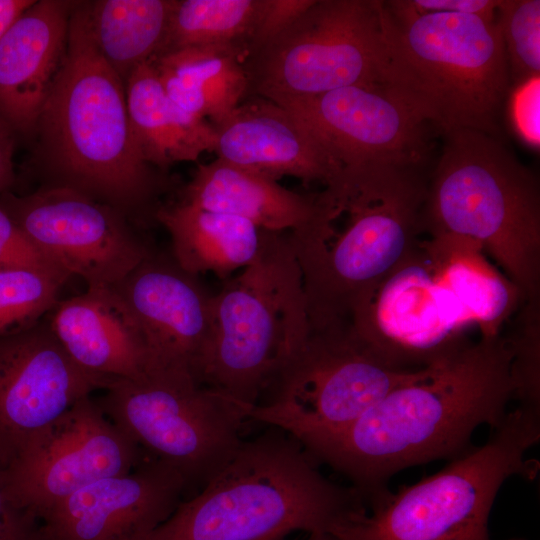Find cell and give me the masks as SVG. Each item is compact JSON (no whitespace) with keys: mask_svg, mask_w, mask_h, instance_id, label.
Returning <instances> with one entry per match:
<instances>
[{"mask_svg":"<svg viewBox=\"0 0 540 540\" xmlns=\"http://www.w3.org/2000/svg\"><path fill=\"white\" fill-rule=\"evenodd\" d=\"M517 394L510 339L481 333L437 356L345 428L302 446L348 478L366 503L399 471L467 452L475 429L497 427Z\"/></svg>","mask_w":540,"mask_h":540,"instance_id":"obj_1","label":"cell"},{"mask_svg":"<svg viewBox=\"0 0 540 540\" xmlns=\"http://www.w3.org/2000/svg\"><path fill=\"white\" fill-rule=\"evenodd\" d=\"M32 137L27 166L40 186L79 192L132 223L155 221L168 179L141 156L125 84L91 36L88 1L72 9L66 50Z\"/></svg>","mask_w":540,"mask_h":540,"instance_id":"obj_2","label":"cell"},{"mask_svg":"<svg viewBox=\"0 0 540 540\" xmlns=\"http://www.w3.org/2000/svg\"><path fill=\"white\" fill-rule=\"evenodd\" d=\"M419 167L341 168L319 192L322 220L308 232L287 233L309 330L350 324L359 303L416 243L428 186Z\"/></svg>","mask_w":540,"mask_h":540,"instance_id":"obj_3","label":"cell"},{"mask_svg":"<svg viewBox=\"0 0 540 540\" xmlns=\"http://www.w3.org/2000/svg\"><path fill=\"white\" fill-rule=\"evenodd\" d=\"M289 433L272 427L243 440L199 492L182 501L148 540H285L291 532H341L367 508L326 478Z\"/></svg>","mask_w":540,"mask_h":540,"instance_id":"obj_4","label":"cell"},{"mask_svg":"<svg viewBox=\"0 0 540 540\" xmlns=\"http://www.w3.org/2000/svg\"><path fill=\"white\" fill-rule=\"evenodd\" d=\"M443 135L422 229L477 242L522 298L538 299L540 190L535 174L498 136L473 129Z\"/></svg>","mask_w":540,"mask_h":540,"instance_id":"obj_5","label":"cell"},{"mask_svg":"<svg viewBox=\"0 0 540 540\" xmlns=\"http://www.w3.org/2000/svg\"><path fill=\"white\" fill-rule=\"evenodd\" d=\"M539 407L521 403L491 437L421 481L370 498L340 540H490L488 520L502 484L535 473L525 455L540 438Z\"/></svg>","mask_w":540,"mask_h":540,"instance_id":"obj_6","label":"cell"},{"mask_svg":"<svg viewBox=\"0 0 540 540\" xmlns=\"http://www.w3.org/2000/svg\"><path fill=\"white\" fill-rule=\"evenodd\" d=\"M309 333L299 266L287 233L212 297V327L196 380L252 408Z\"/></svg>","mask_w":540,"mask_h":540,"instance_id":"obj_7","label":"cell"},{"mask_svg":"<svg viewBox=\"0 0 540 540\" xmlns=\"http://www.w3.org/2000/svg\"><path fill=\"white\" fill-rule=\"evenodd\" d=\"M408 88L442 134L473 129L498 136L511 86L495 20L460 13H417L384 1Z\"/></svg>","mask_w":540,"mask_h":540,"instance_id":"obj_8","label":"cell"},{"mask_svg":"<svg viewBox=\"0 0 540 540\" xmlns=\"http://www.w3.org/2000/svg\"><path fill=\"white\" fill-rule=\"evenodd\" d=\"M243 64L247 97L276 104L355 85L386 84L408 92L392 19L379 0H314Z\"/></svg>","mask_w":540,"mask_h":540,"instance_id":"obj_9","label":"cell"},{"mask_svg":"<svg viewBox=\"0 0 540 540\" xmlns=\"http://www.w3.org/2000/svg\"><path fill=\"white\" fill-rule=\"evenodd\" d=\"M421 368L405 365L350 324L309 330L249 418L289 433L302 445L345 428Z\"/></svg>","mask_w":540,"mask_h":540,"instance_id":"obj_10","label":"cell"},{"mask_svg":"<svg viewBox=\"0 0 540 540\" xmlns=\"http://www.w3.org/2000/svg\"><path fill=\"white\" fill-rule=\"evenodd\" d=\"M104 390L97 403L105 415L148 457L177 470L188 489L201 490L232 459L251 410L178 371L152 370Z\"/></svg>","mask_w":540,"mask_h":540,"instance_id":"obj_11","label":"cell"},{"mask_svg":"<svg viewBox=\"0 0 540 540\" xmlns=\"http://www.w3.org/2000/svg\"><path fill=\"white\" fill-rule=\"evenodd\" d=\"M0 206L52 265L88 287L114 286L153 251L122 213L70 189L7 191Z\"/></svg>","mask_w":540,"mask_h":540,"instance_id":"obj_12","label":"cell"},{"mask_svg":"<svg viewBox=\"0 0 540 540\" xmlns=\"http://www.w3.org/2000/svg\"><path fill=\"white\" fill-rule=\"evenodd\" d=\"M278 105L303 121L340 169L424 162L432 125L418 101L399 87L355 85Z\"/></svg>","mask_w":540,"mask_h":540,"instance_id":"obj_13","label":"cell"},{"mask_svg":"<svg viewBox=\"0 0 540 540\" xmlns=\"http://www.w3.org/2000/svg\"><path fill=\"white\" fill-rule=\"evenodd\" d=\"M106 387L68 356L47 316L0 336V470L6 471L77 402Z\"/></svg>","mask_w":540,"mask_h":540,"instance_id":"obj_14","label":"cell"},{"mask_svg":"<svg viewBox=\"0 0 540 540\" xmlns=\"http://www.w3.org/2000/svg\"><path fill=\"white\" fill-rule=\"evenodd\" d=\"M142 452L89 396L68 410L4 473L10 493L39 518L78 490L128 473L141 462Z\"/></svg>","mask_w":540,"mask_h":540,"instance_id":"obj_15","label":"cell"},{"mask_svg":"<svg viewBox=\"0 0 540 540\" xmlns=\"http://www.w3.org/2000/svg\"><path fill=\"white\" fill-rule=\"evenodd\" d=\"M188 491L170 465L145 457L128 473L96 481L44 511L43 540H148Z\"/></svg>","mask_w":540,"mask_h":540,"instance_id":"obj_16","label":"cell"},{"mask_svg":"<svg viewBox=\"0 0 540 540\" xmlns=\"http://www.w3.org/2000/svg\"><path fill=\"white\" fill-rule=\"evenodd\" d=\"M113 287L140 326L149 371L184 372L196 380L211 333L213 297L198 276L181 268L171 254L153 250Z\"/></svg>","mask_w":540,"mask_h":540,"instance_id":"obj_17","label":"cell"},{"mask_svg":"<svg viewBox=\"0 0 540 540\" xmlns=\"http://www.w3.org/2000/svg\"><path fill=\"white\" fill-rule=\"evenodd\" d=\"M213 127L217 158L274 180L326 186L340 170L302 120L268 99L247 97Z\"/></svg>","mask_w":540,"mask_h":540,"instance_id":"obj_18","label":"cell"},{"mask_svg":"<svg viewBox=\"0 0 540 540\" xmlns=\"http://www.w3.org/2000/svg\"><path fill=\"white\" fill-rule=\"evenodd\" d=\"M46 316L73 362L107 387L149 372L140 326L113 286L87 287L83 294L59 300Z\"/></svg>","mask_w":540,"mask_h":540,"instance_id":"obj_19","label":"cell"},{"mask_svg":"<svg viewBox=\"0 0 540 540\" xmlns=\"http://www.w3.org/2000/svg\"><path fill=\"white\" fill-rule=\"evenodd\" d=\"M76 1L36 0L0 40V117L24 137L62 62Z\"/></svg>","mask_w":540,"mask_h":540,"instance_id":"obj_20","label":"cell"},{"mask_svg":"<svg viewBox=\"0 0 540 540\" xmlns=\"http://www.w3.org/2000/svg\"><path fill=\"white\" fill-rule=\"evenodd\" d=\"M178 200L204 210L245 219L275 233H305L322 214L319 193L305 195L277 180L216 158L199 164Z\"/></svg>","mask_w":540,"mask_h":540,"instance_id":"obj_21","label":"cell"},{"mask_svg":"<svg viewBox=\"0 0 540 540\" xmlns=\"http://www.w3.org/2000/svg\"><path fill=\"white\" fill-rule=\"evenodd\" d=\"M155 221L169 233L171 255L181 268L196 276L213 273L223 280L252 265L275 233L179 200L162 204Z\"/></svg>","mask_w":540,"mask_h":540,"instance_id":"obj_22","label":"cell"},{"mask_svg":"<svg viewBox=\"0 0 540 540\" xmlns=\"http://www.w3.org/2000/svg\"><path fill=\"white\" fill-rule=\"evenodd\" d=\"M125 91L133 135L148 164L166 172L177 162L195 161L203 152L214 151L213 125L168 99L150 61L130 74Z\"/></svg>","mask_w":540,"mask_h":540,"instance_id":"obj_23","label":"cell"},{"mask_svg":"<svg viewBox=\"0 0 540 540\" xmlns=\"http://www.w3.org/2000/svg\"><path fill=\"white\" fill-rule=\"evenodd\" d=\"M168 99L212 125L225 119L248 93L244 57L222 47H191L149 60Z\"/></svg>","mask_w":540,"mask_h":540,"instance_id":"obj_24","label":"cell"},{"mask_svg":"<svg viewBox=\"0 0 540 540\" xmlns=\"http://www.w3.org/2000/svg\"><path fill=\"white\" fill-rule=\"evenodd\" d=\"M175 0L88 1V23L97 49L124 84L153 58L166 34Z\"/></svg>","mask_w":540,"mask_h":540,"instance_id":"obj_25","label":"cell"},{"mask_svg":"<svg viewBox=\"0 0 540 540\" xmlns=\"http://www.w3.org/2000/svg\"><path fill=\"white\" fill-rule=\"evenodd\" d=\"M260 3L175 0L164 40L154 57L191 47H222L238 51L245 59Z\"/></svg>","mask_w":540,"mask_h":540,"instance_id":"obj_26","label":"cell"},{"mask_svg":"<svg viewBox=\"0 0 540 540\" xmlns=\"http://www.w3.org/2000/svg\"><path fill=\"white\" fill-rule=\"evenodd\" d=\"M68 274L46 268H0V336L25 329L56 305Z\"/></svg>","mask_w":540,"mask_h":540,"instance_id":"obj_27","label":"cell"},{"mask_svg":"<svg viewBox=\"0 0 540 540\" xmlns=\"http://www.w3.org/2000/svg\"><path fill=\"white\" fill-rule=\"evenodd\" d=\"M500 31L513 84L540 76V1L499 0Z\"/></svg>","mask_w":540,"mask_h":540,"instance_id":"obj_28","label":"cell"},{"mask_svg":"<svg viewBox=\"0 0 540 540\" xmlns=\"http://www.w3.org/2000/svg\"><path fill=\"white\" fill-rule=\"evenodd\" d=\"M507 98L510 123L514 132L527 146L538 150L540 76L513 84Z\"/></svg>","mask_w":540,"mask_h":540,"instance_id":"obj_29","label":"cell"},{"mask_svg":"<svg viewBox=\"0 0 540 540\" xmlns=\"http://www.w3.org/2000/svg\"><path fill=\"white\" fill-rule=\"evenodd\" d=\"M313 2L314 0H261L246 57L281 34Z\"/></svg>","mask_w":540,"mask_h":540,"instance_id":"obj_30","label":"cell"},{"mask_svg":"<svg viewBox=\"0 0 540 540\" xmlns=\"http://www.w3.org/2000/svg\"><path fill=\"white\" fill-rule=\"evenodd\" d=\"M12 267H35L61 271L39 252L0 206V268Z\"/></svg>","mask_w":540,"mask_h":540,"instance_id":"obj_31","label":"cell"},{"mask_svg":"<svg viewBox=\"0 0 540 540\" xmlns=\"http://www.w3.org/2000/svg\"><path fill=\"white\" fill-rule=\"evenodd\" d=\"M0 540H43L40 520L10 493L0 470Z\"/></svg>","mask_w":540,"mask_h":540,"instance_id":"obj_32","label":"cell"},{"mask_svg":"<svg viewBox=\"0 0 540 540\" xmlns=\"http://www.w3.org/2000/svg\"><path fill=\"white\" fill-rule=\"evenodd\" d=\"M499 0H404L417 13H460L495 20Z\"/></svg>","mask_w":540,"mask_h":540,"instance_id":"obj_33","label":"cell"},{"mask_svg":"<svg viewBox=\"0 0 540 540\" xmlns=\"http://www.w3.org/2000/svg\"><path fill=\"white\" fill-rule=\"evenodd\" d=\"M18 135L0 117V195L11 191L16 181L13 156Z\"/></svg>","mask_w":540,"mask_h":540,"instance_id":"obj_34","label":"cell"},{"mask_svg":"<svg viewBox=\"0 0 540 540\" xmlns=\"http://www.w3.org/2000/svg\"><path fill=\"white\" fill-rule=\"evenodd\" d=\"M36 0H0V40Z\"/></svg>","mask_w":540,"mask_h":540,"instance_id":"obj_35","label":"cell"},{"mask_svg":"<svg viewBox=\"0 0 540 540\" xmlns=\"http://www.w3.org/2000/svg\"><path fill=\"white\" fill-rule=\"evenodd\" d=\"M306 540H340L331 534H310Z\"/></svg>","mask_w":540,"mask_h":540,"instance_id":"obj_36","label":"cell"}]
</instances>
